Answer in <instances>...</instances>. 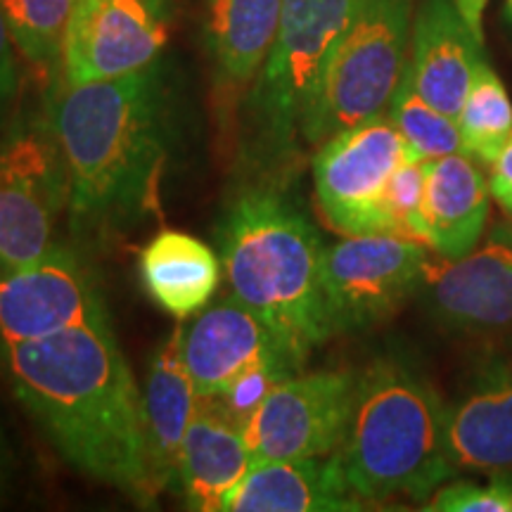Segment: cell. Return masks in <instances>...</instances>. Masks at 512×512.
Returning <instances> with one entry per match:
<instances>
[{
    "instance_id": "14",
    "label": "cell",
    "mask_w": 512,
    "mask_h": 512,
    "mask_svg": "<svg viewBox=\"0 0 512 512\" xmlns=\"http://www.w3.org/2000/svg\"><path fill=\"white\" fill-rule=\"evenodd\" d=\"M164 17L150 0H76L62 43V81L91 83L138 72L159 60Z\"/></svg>"
},
{
    "instance_id": "11",
    "label": "cell",
    "mask_w": 512,
    "mask_h": 512,
    "mask_svg": "<svg viewBox=\"0 0 512 512\" xmlns=\"http://www.w3.org/2000/svg\"><path fill=\"white\" fill-rule=\"evenodd\" d=\"M110 320L91 266L67 245L22 266H0V347Z\"/></svg>"
},
{
    "instance_id": "20",
    "label": "cell",
    "mask_w": 512,
    "mask_h": 512,
    "mask_svg": "<svg viewBox=\"0 0 512 512\" xmlns=\"http://www.w3.org/2000/svg\"><path fill=\"white\" fill-rule=\"evenodd\" d=\"M181 335L183 323L176 325L171 337L164 339L152 354L143 392L150 463L159 491L176 489L183 439L202 403L195 382L185 368Z\"/></svg>"
},
{
    "instance_id": "17",
    "label": "cell",
    "mask_w": 512,
    "mask_h": 512,
    "mask_svg": "<svg viewBox=\"0 0 512 512\" xmlns=\"http://www.w3.org/2000/svg\"><path fill=\"white\" fill-rule=\"evenodd\" d=\"M489 219V181L470 155L427 159L420 240L437 256L460 259L477 247Z\"/></svg>"
},
{
    "instance_id": "6",
    "label": "cell",
    "mask_w": 512,
    "mask_h": 512,
    "mask_svg": "<svg viewBox=\"0 0 512 512\" xmlns=\"http://www.w3.org/2000/svg\"><path fill=\"white\" fill-rule=\"evenodd\" d=\"M358 0H283L278 34L249 95L254 145L280 155L302 133L325 62Z\"/></svg>"
},
{
    "instance_id": "8",
    "label": "cell",
    "mask_w": 512,
    "mask_h": 512,
    "mask_svg": "<svg viewBox=\"0 0 512 512\" xmlns=\"http://www.w3.org/2000/svg\"><path fill=\"white\" fill-rule=\"evenodd\" d=\"M427 252L420 240L349 235L323 252V299L332 335L373 328L418 294Z\"/></svg>"
},
{
    "instance_id": "21",
    "label": "cell",
    "mask_w": 512,
    "mask_h": 512,
    "mask_svg": "<svg viewBox=\"0 0 512 512\" xmlns=\"http://www.w3.org/2000/svg\"><path fill=\"white\" fill-rule=\"evenodd\" d=\"M140 278L159 309L178 320L204 311L221 283L214 249L183 230H159L140 252Z\"/></svg>"
},
{
    "instance_id": "27",
    "label": "cell",
    "mask_w": 512,
    "mask_h": 512,
    "mask_svg": "<svg viewBox=\"0 0 512 512\" xmlns=\"http://www.w3.org/2000/svg\"><path fill=\"white\" fill-rule=\"evenodd\" d=\"M427 512H512V472H496L489 482L448 479L434 491Z\"/></svg>"
},
{
    "instance_id": "16",
    "label": "cell",
    "mask_w": 512,
    "mask_h": 512,
    "mask_svg": "<svg viewBox=\"0 0 512 512\" xmlns=\"http://www.w3.org/2000/svg\"><path fill=\"white\" fill-rule=\"evenodd\" d=\"M446 453L456 472H512L510 363H486L446 406Z\"/></svg>"
},
{
    "instance_id": "25",
    "label": "cell",
    "mask_w": 512,
    "mask_h": 512,
    "mask_svg": "<svg viewBox=\"0 0 512 512\" xmlns=\"http://www.w3.org/2000/svg\"><path fill=\"white\" fill-rule=\"evenodd\" d=\"M76 0H0L12 43L38 69L60 67L62 43Z\"/></svg>"
},
{
    "instance_id": "32",
    "label": "cell",
    "mask_w": 512,
    "mask_h": 512,
    "mask_svg": "<svg viewBox=\"0 0 512 512\" xmlns=\"http://www.w3.org/2000/svg\"><path fill=\"white\" fill-rule=\"evenodd\" d=\"M152 8H155L159 15H162L166 19V8H169V0H150Z\"/></svg>"
},
{
    "instance_id": "12",
    "label": "cell",
    "mask_w": 512,
    "mask_h": 512,
    "mask_svg": "<svg viewBox=\"0 0 512 512\" xmlns=\"http://www.w3.org/2000/svg\"><path fill=\"white\" fill-rule=\"evenodd\" d=\"M181 354L202 401H219L256 377L287 380L297 368L273 330L235 297L183 325Z\"/></svg>"
},
{
    "instance_id": "5",
    "label": "cell",
    "mask_w": 512,
    "mask_h": 512,
    "mask_svg": "<svg viewBox=\"0 0 512 512\" xmlns=\"http://www.w3.org/2000/svg\"><path fill=\"white\" fill-rule=\"evenodd\" d=\"M413 0H358L302 121L306 143L384 114L408 64Z\"/></svg>"
},
{
    "instance_id": "18",
    "label": "cell",
    "mask_w": 512,
    "mask_h": 512,
    "mask_svg": "<svg viewBox=\"0 0 512 512\" xmlns=\"http://www.w3.org/2000/svg\"><path fill=\"white\" fill-rule=\"evenodd\" d=\"M335 453L325 458L259 463L235 486L223 512H347L363 510Z\"/></svg>"
},
{
    "instance_id": "3",
    "label": "cell",
    "mask_w": 512,
    "mask_h": 512,
    "mask_svg": "<svg viewBox=\"0 0 512 512\" xmlns=\"http://www.w3.org/2000/svg\"><path fill=\"white\" fill-rule=\"evenodd\" d=\"M221 264L235 299L280 339L294 366L332 337L323 299V242L287 197L249 190L221 228Z\"/></svg>"
},
{
    "instance_id": "7",
    "label": "cell",
    "mask_w": 512,
    "mask_h": 512,
    "mask_svg": "<svg viewBox=\"0 0 512 512\" xmlns=\"http://www.w3.org/2000/svg\"><path fill=\"white\" fill-rule=\"evenodd\" d=\"M64 209L69 178L48 124H10L0 136V266L46 256Z\"/></svg>"
},
{
    "instance_id": "30",
    "label": "cell",
    "mask_w": 512,
    "mask_h": 512,
    "mask_svg": "<svg viewBox=\"0 0 512 512\" xmlns=\"http://www.w3.org/2000/svg\"><path fill=\"white\" fill-rule=\"evenodd\" d=\"M15 482H17L15 448H12L8 434H5L3 425H0V508L10 501Z\"/></svg>"
},
{
    "instance_id": "4",
    "label": "cell",
    "mask_w": 512,
    "mask_h": 512,
    "mask_svg": "<svg viewBox=\"0 0 512 512\" xmlns=\"http://www.w3.org/2000/svg\"><path fill=\"white\" fill-rule=\"evenodd\" d=\"M363 503L406 496L427 503L458 475L446 453V403L406 361L375 358L356 377L347 434L335 451Z\"/></svg>"
},
{
    "instance_id": "13",
    "label": "cell",
    "mask_w": 512,
    "mask_h": 512,
    "mask_svg": "<svg viewBox=\"0 0 512 512\" xmlns=\"http://www.w3.org/2000/svg\"><path fill=\"white\" fill-rule=\"evenodd\" d=\"M427 313L448 330L489 335L512 325V221H501L460 259L430 256L420 283Z\"/></svg>"
},
{
    "instance_id": "9",
    "label": "cell",
    "mask_w": 512,
    "mask_h": 512,
    "mask_svg": "<svg viewBox=\"0 0 512 512\" xmlns=\"http://www.w3.org/2000/svg\"><path fill=\"white\" fill-rule=\"evenodd\" d=\"M356 377L320 370L290 375L268 389L240 425L254 465L332 456L347 434Z\"/></svg>"
},
{
    "instance_id": "29",
    "label": "cell",
    "mask_w": 512,
    "mask_h": 512,
    "mask_svg": "<svg viewBox=\"0 0 512 512\" xmlns=\"http://www.w3.org/2000/svg\"><path fill=\"white\" fill-rule=\"evenodd\" d=\"M489 169H491V181H489L491 197L501 204L505 214L512 216V133L510 138L505 140L501 155L496 157V162L491 164Z\"/></svg>"
},
{
    "instance_id": "23",
    "label": "cell",
    "mask_w": 512,
    "mask_h": 512,
    "mask_svg": "<svg viewBox=\"0 0 512 512\" xmlns=\"http://www.w3.org/2000/svg\"><path fill=\"white\" fill-rule=\"evenodd\" d=\"M456 121L467 155L486 166L494 164L512 133V102L489 60L477 67Z\"/></svg>"
},
{
    "instance_id": "10",
    "label": "cell",
    "mask_w": 512,
    "mask_h": 512,
    "mask_svg": "<svg viewBox=\"0 0 512 512\" xmlns=\"http://www.w3.org/2000/svg\"><path fill=\"white\" fill-rule=\"evenodd\" d=\"M406 157V143L387 112L320 143L313 183L325 219L344 235L380 233L382 197Z\"/></svg>"
},
{
    "instance_id": "19",
    "label": "cell",
    "mask_w": 512,
    "mask_h": 512,
    "mask_svg": "<svg viewBox=\"0 0 512 512\" xmlns=\"http://www.w3.org/2000/svg\"><path fill=\"white\" fill-rule=\"evenodd\" d=\"M254 467L240 422L219 408H197L178 458L176 489L197 512H221Z\"/></svg>"
},
{
    "instance_id": "26",
    "label": "cell",
    "mask_w": 512,
    "mask_h": 512,
    "mask_svg": "<svg viewBox=\"0 0 512 512\" xmlns=\"http://www.w3.org/2000/svg\"><path fill=\"white\" fill-rule=\"evenodd\" d=\"M427 159L408 155L394 171L380 204V233L420 240V209L425 195ZM422 242V240H420Z\"/></svg>"
},
{
    "instance_id": "28",
    "label": "cell",
    "mask_w": 512,
    "mask_h": 512,
    "mask_svg": "<svg viewBox=\"0 0 512 512\" xmlns=\"http://www.w3.org/2000/svg\"><path fill=\"white\" fill-rule=\"evenodd\" d=\"M19 95V67L15 57V43L0 12V136L8 131L15 114V102Z\"/></svg>"
},
{
    "instance_id": "15",
    "label": "cell",
    "mask_w": 512,
    "mask_h": 512,
    "mask_svg": "<svg viewBox=\"0 0 512 512\" xmlns=\"http://www.w3.org/2000/svg\"><path fill=\"white\" fill-rule=\"evenodd\" d=\"M482 60L484 34L467 22L456 0H422L413 17L408 53L415 91L456 119Z\"/></svg>"
},
{
    "instance_id": "24",
    "label": "cell",
    "mask_w": 512,
    "mask_h": 512,
    "mask_svg": "<svg viewBox=\"0 0 512 512\" xmlns=\"http://www.w3.org/2000/svg\"><path fill=\"white\" fill-rule=\"evenodd\" d=\"M387 117L401 133L408 155L415 159H439L458 152L467 155L458 121L439 112L415 91L408 64L389 100Z\"/></svg>"
},
{
    "instance_id": "31",
    "label": "cell",
    "mask_w": 512,
    "mask_h": 512,
    "mask_svg": "<svg viewBox=\"0 0 512 512\" xmlns=\"http://www.w3.org/2000/svg\"><path fill=\"white\" fill-rule=\"evenodd\" d=\"M460 12H463L467 22L475 27V31H479L482 34V17H484V8L489 0H456Z\"/></svg>"
},
{
    "instance_id": "22",
    "label": "cell",
    "mask_w": 512,
    "mask_h": 512,
    "mask_svg": "<svg viewBox=\"0 0 512 512\" xmlns=\"http://www.w3.org/2000/svg\"><path fill=\"white\" fill-rule=\"evenodd\" d=\"M283 0H209L207 48L221 86H247L278 34Z\"/></svg>"
},
{
    "instance_id": "2",
    "label": "cell",
    "mask_w": 512,
    "mask_h": 512,
    "mask_svg": "<svg viewBox=\"0 0 512 512\" xmlns=\"http://www.w3.org/2000/svg\"><path fill=\"white\" fill-rule=\"evenodd\" d=\"M46 124L62 152L81 238L107 240L157 214L174 136L159 60L117 79H60Z\"/></svg>"
},
{
    "instance_id": "33",
    "label": "cell",
    "mask_w": 512,
    "mask_h": 512,
    "mask_svg": "<svg viewBox=\"0 0 512 512\" xmlns=\"http://www.w3.org/2000/svg\"><path fill=\"white\" fill-rule=\"evenodd\" d=\"M505 12H508V17L512 19V0H505Z\"/></svg>"
},
{
    "instance_id": "1",
    "label": "cell",
    "mask_w": 512,
    "mask_h": 512,
    "mask_svg": "<svg viewBox=\"0 0 512 512\" xmlns=\"http://www.w3.org/2000/svg\"><path fill=\"white\" fill-rule=\"evenodd\" d=\"M0 373L64 463L157 503L143 394L110 320L0 347Z\"/></svg>"
}]
</instances>
